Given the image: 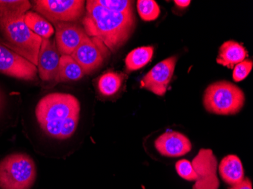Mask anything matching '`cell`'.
I'll return each instance as SVG.
<instances>
[{
  "label": "cell",
  "mask_w": 253,
  "mask_h": 189,
  "mask_svg": "<svg viewBox=\"0 0 253 189\" xmlns=\"http://www.w3.org/2000/svg\"><path fill=\"white\" fill-rule=\"evenodd\" d=\"M134 22L133 11L117 13L98 5L95 0L86 2L84 29L89 38L100 39L109 51L116 52L128 40Z\"/></svg>",
  "instance_id": "1"
},
{
  "label": "cell",
  "mask_w": 253,
  "mask_h": 189,
  "mask_svg": "<svg viewBox=\"0 0 253 189\" xmlns=\"http://www.w3.org/2000/svg\"><path fill=\"white\" fill-rule=\"evenodd\" d=\"M81 105L71 94H48L37 105L35 114L42 131L54 139L72 137L80 119Z\"/></svg>",
  "instance_id": "2"
},
{
  "label": "cell",
  "mask_w": 253,
  "mask_h": 189,
  "mask_svg": "<svg viewBox=\"0 0 253 189\" xmlns=\"http://www.w3.org/2000/svg\"><path fill=\"white\" fill-rule=\"evenodd\" d=\"M24 17L0 28V43L37 66L42 39L27 26Z\"/></svg>",
  "instance_id": "3"
},
{
  "label": "cell",
  "mask_w": 253,
  "mask_h": 189,
  "mask_svg": "<svg viewBox=\"0 0 253 189\" xmlns=\"http://www.w3.org/2000/svg\"><path fill=\"white\" fill-rule=\"evenodd\" d=\"M244 91L232 82L217 81L206 88L203 105L210 113L217 115L237 114L245 103Z\"/></svg>",
  "instance_id": "4"
},
{
  "label": "cell",
  "mask_w": 253,
  "mask_h": 189,
  "mask_svg": "<svg viewBox=\"0 0 253 189\" xmlns=\"http://www.w3.org/2000/svg\"><path fill=\"white\" fill-rule=\"evenodd\" d=\"M36 176V165L28 154L12 153L0 161V189H30Z\"/></svg>",
  "instance_id": "5"
},
{
  "label": "cell",
  "mask_w": 253,
  "mask_h": 189,
  "mask_svg": "<svg viewBox=\"0 0 253 189\" xmlns=\"http://www.w3.org/2000/svg\"><path fill=\"white\" fill-rule=\"evenodd\" d=\"M34 9L51 22H74L85 12L83 0H38Z\"/></svg>",
  "instance_id": "6"
},
{
  "label": "cell",
  "mask_w": 253,
  "mask_h": 189,
  "mask_svg": "<svg viewBox=\"0 0 253 189\" xmlns=\"http://www.w3.org/2000/svg\"><path fill=\"white\" fill-rule=\"evenodd\" d=\"M109 54V49L100 39L86 36L71 56L81 66L85 75H89L103 64Z\"/></svg>",
  "instance_id": "7"
},
{
  "label": "cell",
  "mask_w": 253,
  "mask_h": 189,
  "mask_svg": "<svg viewBox=\"0 0 253 189\" xmlns=\"http://www.w3.org/2000/svg\"><path fill=\"white\" fill-rule=\"evenodd\" d=\"M197 173L193 189H218L219 180L217 178V160L211 149H200L191 162Z\"/></svg>",
  "instance_id": "8"
},
{
  "label": "cell",
  "mask_w": 253,
  "mask_h": 189,
  "mask_svg": "<svg viewBox=\"0 0 253 189\" xmlns=\"http://www.w3.org/2000/svg\"><path fill=\"white\" fill-rule=\"evenodd\" d=\"M177 57L172 56L158 63L140 81V86L156 96H163L167 92L174 75Z\"/></svg>",
  "instance_id": "9"
},
{
  "label": "cell",
  "mask_w": 253,
  "mask_h": 189,
  "mask_svg": "<svg viewBox=\"0 0 253 189\" xmlns=\"http://www.w3.org/2000/svg\"><path fill=\"white\" fill-rule=\"evenodd\" d=\"M0 72L25 80H34L38 68L29 61L0 43Z\"/></svg>",
  "instance_id": "10"
},
{
  "label": "cell",
  "mask_w": 253,
  "mask_h": 189,
  "mask_svg": "<svg viewBox=\"0 0 253 189\" xmlns=\"http://www.w3.org/2000/svg\"><path fill=\"white\" fill-rule=\"evenodd\" d=\"M55 29V44L61 55H71L86 38L84 28L73 22L53 24Z\"/></svg>",
  "instance_id": "11"
},
{
  "label": "cell",
  "mask_w": 253,
  "mask_h": 189,
  "mask_svg": "<svg viewBox=\"0 0 253 189\" xmlns=\"http://www.w3.org/2000/svg\"><path fill=\"white\" fill-rule=\"evenodd\" d=\"M60 57L55 39H42L37 65L42 80L51 81L56 79Z\"/></svg>",
  "instance_id": "12"
},
{
  "label": "cell",
  "mask_w": 253,
  "mask_h": 189,
  "mask_svg": "<svg viewBox=\"0 0 253 189\" xmlns=\"http://www.w3.org/2000/svg\"><path fill=\"white\" fill-rule=\"evenodd\" d=\"M155 147L161 155L177 157L189 153L192 145L190 139L182 133L167 131L156 139Z\"/></svg>",
  "instance_id": "13"
},
{
  "label": "cell",
  "mask_w": 253,
  "mask_h": 189,
  "mask_svg": "<svg viewBox=\"0 0 253 189\" xmlns=\"http://www.w3.org/2000/svg\"><path fill=\"white\" fill-rule=\"evenodd\" d=\"M248 57L245 47L234 40H228L221 45L216 62L218 65L234 69L237 64L242 62Z\"/></svg>",
  "instance_id": "14"
},
{
  "label": "cell",
  "mask_w": 253,
  "mask_h": 189,
  "mask_svg": "<svg viewBox=\"0 0 253 189\" xmlns=\"http://www.w3.org/2000/svg\"><path fill=\"white\" fill-rule=\"evenodd\" d=\"M217 167L220 176L226 184L234 186L244 180V166L240 159L235 154L226 156Z\"/></svg>",
  "instance_id": "15"
},
{
  "label": "cell",
  "mask_w": 253,
  "mask_h": 189,
  "mask_svg": "<svg viewBox=\"0 0 253 189\" xmlns=\"http://www.w3.org/2000/svg\"><path fill=\"white\" fill-rule=\"evenodd\" d=\"M31 7L28 0H0V28L25 16Z\"/></svg>",
  "instance_id": "16"
},
{
  "label": "cell",
  "mask_w": 253,
  "mask_h": 189,
  "mask_svg": "<svg viewBox=\"0 0 253 189\" xmlns=\"http://www.w3.org/2000/svg\"><path fill=\"white\" fill-rule=\"evenodd\" d=\"M85 74L82 68L71 55H61L59 72L55 80L69 82L82 79Z\"/></svg>",
  "instance_id": "17"
},
{
  "label": "cell",
  "mask_w": 253,
  "mask_h": 189,
  "mask_svg": "<svg viewBox=\"0 0 253 189\" xmlns=\"http://www.w3.org/2000/svg\"><path fill=\"white\" fill-rule=\"evenodd\" d=\"M24 21L27 26L42 39H49L55 32L49 21L38 12L28 11L24 17Z\"/></svg>",
  "instance_id": "18"
},
{
  "label": "cell",
  "mask_w": 253,
  "mask_h": 189,
  "mask_svg": "<svg viewBox=\"0 0 253 189\" xmlns=\"http://www.w3.org/2000/svg\"><path fill=\"white\" fill-rule=\"evenodd\" d=\"M153 46H142L132 50L125 58L126 69L133 72L146 66L153 56Z\"/></svg>",
  "instance_id": "19"
},
{
  "label": "cell",
  "mask_w": 253,
  "mask_h": 189,
  "mask_svg": "<svg viewBox=\"0 0 253 189\" xmlns=\"http://www.w3.org/2000/svg\"><path fill=\"white\" fill-rule=\"evenodd\" d=\"M123 82V76L117 72L109 71L98 79V89L105 96H112L117 93Z\"/></svg>",
  "instance_id": "20"
},
{
  "label": "cell",
  "mask_w": 253,
  "mask_h": 189,
  "mask_svg": "<svg viewBox=\"0 0 253 189\" xmlns=\"http://www.w3.org/2000/svg\"><path fill=\"white\" fill-rule=\"evenodd\" d=\"M136 6L138 13L143 21H155L160 15V8L154 0H139Z\"/></svg>",
  "instance_id": "21"
},
{
  "label": "cell",
  "mask_w": 253,
  "mask_h": 189,
  "mask_svg": "<svg viewBox=\"0 0 253 189\" xmlns=\"http://www.w3.org/2000/svg\"><path fill=\"white\" fill-rule=\"evenodd\" d=\"M98 5L117 13H129L133 11V2L127 0H95Z\"/></svg>",
  "instance_id": "22"
},
{
  "label": "cell",
  "mask_w": 253,
  "mask_h": 189,
  "mask_svg": "<svg viewBox=\"0 0 253 189\" xmlns=\"http://www.w3.org/2000/svg\"><path fill=\"white\" fill-rule=\"evenodd\" d=\"M176 170L181 178L188 181H196L197 176V173L193 169L191 162L186 159L178 160L175 164Z\"/></svg>",
  "instance_id": "23"
},
{
  "label": "cell",
  "mask_w": 253,
  "mask_h": 189,
  "mask_svg": "<svg viewBox=\"0 0 253 189\" xmlns=\"http://www.w3.org/2000/svg\"><path fill=\"white\" fill-rule=\"evenodd\" d=\"M253 63L251 60L245 59L242 62L237 64L234 68L233 79L235 82L244 80L250 75L253 69Z\"/></svg>",
  "instance_id": "24"
},
{
  "label": "cell",
  "mask_w": 253,
  "mask_h": 189,
  "mask_svg": "<svg viewBox=\"0 0 253 189\" xmlns=\"http://www.w3.org/2000/svg\"><path fill=\"white\" fill-rule=\"evenodd\" d=\"M229 189H253L251 180L249 178H244L243 181L234 185V186H231Z\"/></svg>",
  "instance_id": "25"
},
{
  "label": "cell",
  "mask_w": 253,
  "mask_h": 189,
  "mask_svg": "<svg viewBox=\"0 0 253 189\" xmlns=\"http://www.w3.org/2000/svg\"><path fill=\"white\" fill-rule=\"evenodd\" d=\"M191 1L190 0H175L174 4L180 8H186L190 5Z\"/></svg>",
  "instance_id": "26"
},
{
  "label": "cell",
  "mask_w": 253,
  "mask_h": 189,
  "mask_svg": "<svg viewBox=\"0 0 253 189\" xmlns=\"http://www.w3.org/2000/svg\"><path fill=\"white\" fill-rule=\"evenodd\" d=\"M0 105H1V97H0Z\"/></svg>",
  "instance_id": "27"
}]
</instances>
